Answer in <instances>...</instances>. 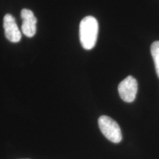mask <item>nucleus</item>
I'll return each mask as SVG.
<instances>
[{"label":"nucleus","instance_id":"3","mask_svg":"<svg viewBox=\"0 0 159 159\" xmlns=\"http://www.w3.org/2000/svg\"><path fill=\"white\" fill-rule=\"evenodd\" d=\"M138 91V83L132 76H128L119 83L118 91L119 96L123 101L132 102L136 99Z\"/></svg>","mask_w":159,"mask_h":159},{"label":"nucleus","instance_id":"2","mask_svg":"<svg viewBox=\"0 0 159 159\" xmlns=\"http://www.w3.org/2000/svg\"><path fill=\"white\" fill-rule=\"evenodd\" d=\"M98 125L102 134L114 143H119L122 139V131L116 121L108 116H101L98 119Z\"/></svg>","mask_w":159,"mask_h":159},{"label":"nucleus","instance_id":"1","mask_svg":"<svg viewBox=\"0 0 159 159\" xmlns=\"http://www.w3.org/2000/svg\"><path fill=\"white\" fill-rule=\"evenodd\" d=\"M99 32V25L94 16H89L82 19L80 24V41L82 47L90 50L95 47Z\"/></svg>","mask_w":159,"mask_h":159},{"label":"nucleus","instance_id":"4","mask_svg":"<svg viewBox=\"0 0 159 159\" xmlns=\"http://www.w3.org/2000/svg\"><path fill=\"white\" fill-rule=\"evenodd\" d=\"M5 35L11 42L17 43L21 39V33L16 22L14 17L11 14H6L3 19Z\"/></svg>","mask_w":159,"mask_h":159},{"label":"nucleus","instance_id":"5","mask_svg":"<svg viewBox=\"0 0 159 159\" xmlns=\"http://www.w3.org/2000/svg\"><path fill=\"white\" fill-rule=\"evenodd\" d=\"M21 17L23 23L21 25V30L26 36L32 38L36 33L37 19L34 13L29 9H23L21 11Z\"/></svg>","mask_w":159,"mask_h":159},{"label":"nucleus","instance_id":"6","mask_svg":"<svg viewBox=\"0 0 159 159\" xmlns=\"http://www.w3.org/2000/svg\"><path fill=\"white\" fill-rule=\"evenodd\" d=\"M151 55L155 63L156 74L159 78V41H155L151 45Z\"/></svg>","mask_w":159,"mask_h":159}]
</instances>
